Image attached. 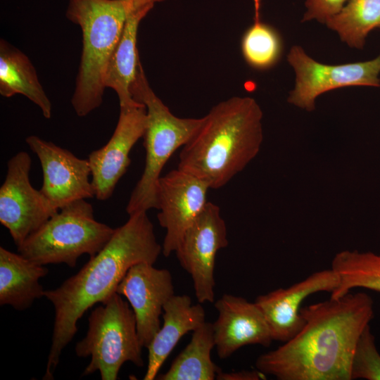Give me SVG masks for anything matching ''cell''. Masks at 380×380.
<instances>
[{
	"label": "cell",
	"mask_w": 380,
	"mask_h": 380,
	"mask_svg": "<svg viewBox=\"0 0 380 380\" xmlns=\"http://www.w3.org/2000/svg\"><path fill=\"white\" fill-rule=\"evenodd\" d=\"M305 323L291 338L260 355L258 370L279 380H351L357 341L374 316L372 298L365 293L301 308Z\"/></svg>",
	"instance_id": "obj_1"
},
{
	"label": "cell",
	"mask_w": 380,
	"mask_h": 380,
	"mask_svg": "<svg viewBox=\"0 0 380 380\" xmlns=\"http://www.w3.org/2000/svg\"><path fill=\"white\" fill-rule=\"evenodd\" d=\"M160 253L162 246L147 212H139L115 229L108 243L77 273L44 291L55 317L44 379H53L62 351L77 332L84 314L94 305L106 303L131 267L142 262L154 264Z\"/></svg>",
	"instance_id": "obj_2"
},
{
	"label": "cell",
	"mask_w": 380,
	"mask_h": 380,
	"mask_svg": "<svg viewBox=\"0 0 380 380\" xmlns=\"http://www.w3.org/2000/svg\"><path fill=\"white\" fill-rule=\"evenodd\" d=\"M262 111L248 96L214 106L182 147L177 168L205 182L225 186L258 155L263 141Z\"/></svg>",
	"instance_id": "obj_3"
},
{
	"label": "cell",
	"mask_w": 380,
	"mask_h": 380,
	"mask_svg": "<svg viewBox=\"0 0 380 380\" xmlns=\"http://www.w3.org/2000/svg\"><path fill=\"white\" fill-rule=\"evenodd\" d=\"M164 0H69L66 17L78 25L82 50L72 106L84 117L102 103L104 77L110 56L130 13Z\"/></svg>",
	"instance_id": "obj_4"
},
{
	"label": "cell",
	"mask_w": 380,
	"mask_h": 380,
	"mask_svg": "<svg viewBox=\"0 0 380 380\" xmlns=\"http://www.w3.org/2000/svg\"><path fill=\"white\" fill-rule=\"evenodd\" d=\"M130 93L134 100L146 106V125L142 137L145 165L126 207L129 215L157 209L158 182L165 163L190 139L202 122V118H182L173 115L150 87L141 63Z\"/></svg>",
	"instance_id": "obj_5"
},
{
	"label": "cell",
	"mask_w": 380,
	"mask_h": 380,
	"mask_svg": "<svg viewBox=\"0 0 380 380\" xmlns=\"http://www.w3.org/2000/svg\"><path fill=\"white\" fill-rule=\"evenodd\" d=\"M114 231L95 219L90 203L80 199L58 210L17 247L18 252L42 265L64 263L74 267L81 255L97 254Z\"/></svg>",
	"instance_id": "obj_6"
},
{
	"label": "cell",
	"mask_w": 380,
	"mask_h": 380,
	"mask_svg": "<svg viewBox=\"0 0 380 380\" xmlns=\"http://www.w3.org/2000/svg\"><path fill=\"white\" fill-rule=\"evenodd\" d=\"M142 348L134 311L115 292L91 312L87 334L76 343L75 351L78 357H91L82 376L99 371L102 380H116L125 362L143 367Z\"/></svg>",
	"instance_id": "obj_7"
},
{
	"label": "cell",
	"mask_w": 380,
	"mask_h": 380,
	"mask_svg": "<svg viewBox=\"0 0 380 380\" xmlns=\"http://www.w3.org/2000/svg\"><path fill=\"white\" fill-rule=\"evenodd\" d=\"M287 60L296 74L295 87L287 101L309 112L315 109L317 97L328 91L349 86L380 87V56L367 61L328 65L293 46Z\"/></svg>",
	"instance_id": "obj_8"
},
{
	"label": "cell",
	"mask_w": 380,
	"mask_h": 380,
	"mask_svg": "<svg viewBox=\"0 0 380 380\" xmlns=\"http://www.w3.org/2000/svg\"><path fill=\"white\" fill-rule=\"evenodd\" d=\"M31 165L29 153L18 152L7 162L0 188V222L17 247L58 211L31 184Z\"/></svg>",
	"instance_id": "obj_9"
},
{
	"label": "cell",
	"mask_w": 380,
	"mask_h": 380,
	"mask_svg": "<svg viewBox=\"0 0 380 380\" xmlns=\"http://www.w3.org/2000/svg\"><path fill=\"white\" fill-rule=\"evenodd\" d=\"M228 243L220 209L208 201L175 251L180 265L191 275L196 299L201 304L214 302L215 258L217 252Z\"/></svg>",
	"instance_id": "obj_10"
},
{
	"label": "cell",
	"mask_w": 380,
	"mask_h": 380,
	"mask_svg": "<svg viewBox=\"0 0 380 380\" xmlns=\"http://www.w3.org/2000/svg\"><path fill=\"white\" fill-rule=\"evenodd\" d=\"M208 184L178 168L161 176L157 190L158 220L165 229L162 253L169 256L176 251L186 230L204 209Z\"/></svg>",
	"instance_id": "obj_11"
},
{
	"label": "cell",
	"mask_w": 380,
	"mask_h": 380,
	"mask_svg": "<svg viewBox=\"0 0 380 380\" xmlns=\"http://www.w3.org/2000/svg\"><path fill=\"white\" fill-rule=\"evenodd\" d=\"M38 157L43 173L39 189L57 210L80 199L95 197L88 159H82L67 149L35 135L25 139Z\"/></svg>",
	"instance_id": "obj_12"
},
{
	"label": "cell",
	"mask_w": 380,
	"mask_h": 380,
	"mask_svg": "<svg viewBox=\"0 0 380 380\" xmlns=\"http://www.w3.org/2000/svg\"><path fill=\"white\" fill-rule=\"evenodd\" d=\"M146 125V108L144 104L120 106L118 121L110 139L88 156L91 184L98 200L106 201L112 196L118 182L127 170L131 163L129 153L143 137Z\"/></svg>",
	"instance_id": "obj_13"
},
{
	"label": "cell",
	"mask_w": 380,
	"mask_h": 380,
	"mask_svg": "<svg viewBox=\"0 0 380 380\" xmlns=\"http://www.w3.org/2000/svg\"><path fill=\"white\" fill-rule=\"evenodd\" d=\"M116 293L125 297L134 311L141 345L147 348L160 328V315L175 295L172 277L167 269L139 262L131 267L118 284Z\"/></svg>",
	"instance_id": "obj_14"
},
{
	"label": "cell",
	"mask_w": 380,
	"mask_h": 380,
	"mask_svg": "<svg viewBox=\"0 0 380 380\" xmlns=\"http://www.w3.org/2000/svg\"><path fill=\"white\" fill-rule=\"evenodd\" d=\"M338 281V275L331 268L315 272L288 288L258 296L255 303L265 316L273 341L284 343L296 334L305 323L300 312L303 300L317 292L331 293Z\"/></svg>",
	"instance_id": "obj_15"
},
{
	"label": "cell",
	"mask_w": 380,
	"mask_h": 380,
	"mask_svg": "<svg viewBox=\"0 0 380 380\" xmlns=\"http://www.w3.org/2000/svg\"><path fill=\"white\" fill-rule=\"evenodd\" d=\"M218 312L213 324L215 348L220 359L247 345L269 346L273 341L258 306L244 298L225 293L215 303Z\"/></svg>",
	"instance_id": "obj_16"
},
{
	"label": "cell",
	"mask_w": 380,
	"mask_h": 380,
	"mask_svg": "<svg viewBox=\"0 0 380 380\" xmlns=\"http://www.w3.org/2000/svg\"><path fill=\"white\" fill-rule=\"evenodd\" d=\"M162 315L163 324L147 347L148 364L144 380L155 379L179 340L206 322L201 303L193 304L187 295L172 296L165 304Z\"/></svg>",
	"instance_id": "obj_17"
},
{
	"label": "cell",
	"mask_w": 380,
	"mask_h": 380,
	"mask_svg": "<svg viewBox=\"0 0 380 380\" xmlns=\"http://www.w3.org/2000/svg\"><path fill=\"white\" fill-rule=\"evenodd\" d=\"M154 4L142 5L130 13L109 60L104 84L106 88H111L116 92L120 106L141 103L134 100L130 93L140 63L137 47V34L141 21L153 8Z\"/></svg>",
	"instance_id": "obj_18"
},
{
	"label": "cell",
	"mask_w": 380,
	"mask_h": 380,
	"mask_svg": "<svg viewBox=\"0 0 380 380\" xmlns=\"http://www.w3.org/2000/svg\"><path fill=\"white\" fill-rule=\"evenodd\" d=\"M49 270L21 254L0 247V305L15 310L29 308L36 299L44 296L39 279Z\"/></svg>",
	"instance_id": "obj_19"
},
{
	"label": "cell",
	"mask_w": 380,
	"mask_h": 380,
	"mask_svg": "<svg viewBox=\"0 0 380 380\" xmlns=\"http://www.w3.org/2000/svg\"><path fill=\"white\" fill-rule=\"evenodd\" d=\"M0 94L6 98L22 94L40 108L45 118L51 116V103L30 60L2 39L0 40Z\"/></svg>",
	"instance_id": "obj_20"
},
{
	"label": "cell",
	"mask_w": 380,
	"mask_h": 380,
	"mask_svg": "<svg viewBox=\"0 0 380 380\" xmlns=\"http://www.w3.org/2000/svg\"><path fill=\"white\" fill-rule=\"evenodd\" d=\"M215 348L213 324L204 322L193 331L186 346L169 369L157 376L160 380H214L222 369L211 359Z\"/></svg>",
	"instance_id": "obj_21"
},
{
	"label": "cell",
	"mask_w": 380,
	"mask_h": 380,
	"mask_svg": "<svg viewBox=\"0 0 380 380\" xmlns=\"http://www.w3.org/2000/svg\"><path fill=\"white\" fill-rule=\"evenodd\" d=\"M331 269L339 281L331 298L341 297L355 288L380 292V255L356 250L342 251L334 257Z\"/></svg>",
	"instance_id": "obj_22"
},
{
	"label": "cell",
	"mask_w": 380,
	"mask_h": 380,
	"mask_svg": "<svg viewBox=\"0 0 380 380\" xmlns=\"http://www.w3.org/2000/svg\"><path fill=\"white\" fill-rule=\"evenodd\" d=\"M325 24L350 47L361 49L368 34L380 27V0H348Z\"/></svg>",
	"instance_id": "obj_23"
},
{
	"label": "cell",
	"mask_w": 380,
	"mask_h": 380,
	"mask_svg": "<svg viewBox=\"0 0 380 380\" xmlns=\"http://www.w3.org/2000/svg\"><path fill=\"white\" fill-rule=\"evenodd\" d=\"M253 24L243 35L241 48L246 62L257 70H267L279 60L282 42L277 31L260 18V0H254Z\"/></svg>",
	"instance_id": "obj_24"
},
{
	"label": "cell",
	"mask_w": 380,
	"mask_h": 380,
	"mask_svg": "<svg viewBox=\"0 0 380 380\" xmlns=\"http://www.w3.org/2000/svg\"><path fill=\"white\" fill-rule=\"evenodd\" d=\"M351 379L380 380V354L369 324L360 335L350 365Z\"/></svg>",
	"instance_id": "obj_25"
},
{
	"label": "cell",
	"mask_w": 380,
	"mask_h": 380,
	"mask_svg": "<svg viewBox=\"0 0 380 380\" xmlns=\"http://www.w3.org/2000/svg\"><path fill=\"white\" fill-rule=\"evenodd\" d=\"M348 0H307L302 22L315 20L324 23L340 12Z\"/></svg>",
	"instance_id": "obj_26"
},
{
	"label": "cell",
	"mask_w": 380,
	"mask_h": 380,
	"mask_svg": "<svg viewBox=\"0 0 380 380\" xmlns=\"http://www.w3.org/2000/svg\"><path fill=\"white\" fill-rule=\"evenodd\" d=\"M266 374L257 371H237L225 372L221 371L216 376L217 380H258L265 379Z\"/></svg>",
	"instance_id": "obj_27"
}]
</instances>
